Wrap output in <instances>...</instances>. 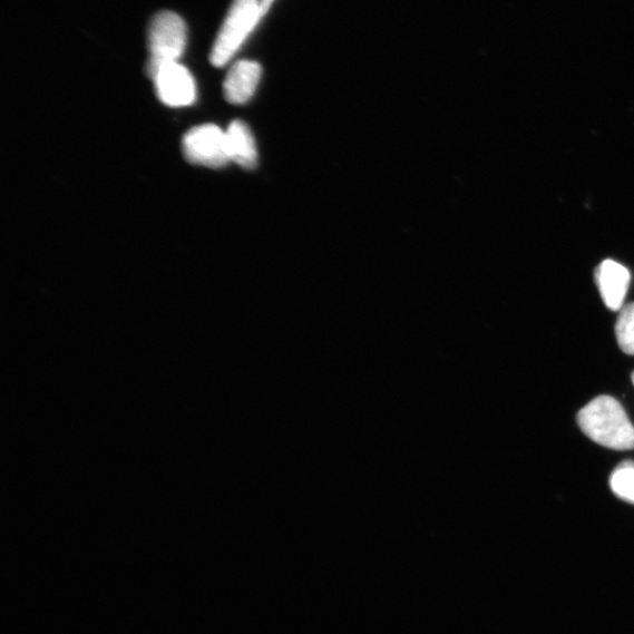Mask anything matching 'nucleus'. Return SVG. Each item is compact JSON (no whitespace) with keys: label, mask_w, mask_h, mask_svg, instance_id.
I'll return each instance as SVG.
<instances>
[{"label":"nucleus","mask_w":634,"mask_h":634,"mask_svg":"<svg viewBox=\"0 0 634 634\" xmlns=\"http://www.w3.org/2000/svg\"><path fill=\"white\" fill-rule=\"evenodd\" d=\"M581 430L597 445L612 450L634 449V427L614 398L598 397L577 414Z\"/></svg>","instance_id":"obj_1"},{"label":"nucleus","mask_w":634,"mask_h":634,"mask_svg":"<svg viewBox=\"0 0 634 634\" xmlns=\"http://www.w3.org/2000/svg\"><path fill=\"white\" fill-rule=\"evenodd\" d=\"M262 13L264 7L259 0H234L211 51L209 59L214 67L222 68L234 57Z\"/></svg>","instance_id":"obj_2"},{"label":"nucleus","mask_w":634,"mask_h":634,"mask_svg":"<svg viewBox=\"0 0 634 634\" xmlns=\"http://www.w3.org/2000/svg\"><path fill=\"white\" fill-rule=\"evenodd\" d=\"M187 41L184 19L174 12L162 11L153 17L148 31L149 64L178 61Z\"/></svg>","instance_id":"obj_3"},{"label":"nucleus","mask_w":634,"mask_h":634,"mask_svg":"<svg viewBox=\"0 0 634 634\" xmlns=\"http://www.w3.org/2000/svg\"><path fill=\"white\" fill-rule=\"evenodd\" d=\"M186 159L194 165L224 167L231 162L226 133L216 125H201L188 130L183 140Z\"/></svg>","instance_id":"obj_4"},{"label":"nucleus","mask_w":634,"mask_h":634,"mask_svg":"<svg viewBox=\"0 0 634 634\" xmlns=\"http://www.w3.org/2000/svg\"><path fill=\"white\" fill-rule=\"evenodd\" d=\"M148 72L159 99L170 107H185L195 101L196 86L189 71L178 61L152 65Z\"/></svg>","instance_id":"obj_5"},{"label":"nucleus","mask_w":634,"mask_h":634,"mask_svg":"<svg viewBox=\"0 0 634 634\" xmlns=\"http://www.w3.org/2000/svg\"><path fill=\"white\" fill-rule=\"evenodd\" d=\"M595 281L606 308L621 311L631 283L628 270L614 260H605L595 271Z\"/></svg>","instance_id":"obj_6"},{"label":"nucleus","mask_w":634,"mask_h":634,"mask_svg":"<svg viewBox=\"0 0 634 634\" xmlns=\"http://www.w3.org/2000/svg\"><path fill=\"white\" fill-rule=\"evenodd\" d=\"M260 78L261 67L257 62L237 61L225 79V98L234 105L246 104L254 96Z\"/></svg>","instance_id":"obj_7"},{"label":"nucleus","mask_w":634,"mask_h":634,"mask_svg":"<svg viewBox=\"0 0 634 634\" xmlns=\"http://www.w3.org/2000/svg\"><path fill=\"white\" fill-rule=\"evenodd\" d=\"M231 162L252 169L257 164V150L248 126L240 120L233 121L226 130Z\"/></svg>","instance_id":"obj_8"},{"label":"nucleus","mask_w":634,"mask_h":634,"mask_svg":"<svg viewBox=\"0 0 634 634\" xmlns=\"http://www.w3.org/2000/svg\"><path fill=\"white\" fill-rule=\"evenodd\" d=\"M609 487L624 501L634 506V462L624 461L612 472Z\"/></svg>","instance_id":"obj_9"},{"label":"nucleus","mask_w":634,"mask_h":634,"mask_svg":"<svg viewBox=\"0 0 634 634\" xmlns=\"http://www.w3.org/2000/svg\"><path fill=\"white\" fill-rule=\"evenodd\" d=\"M616 338L622 351L634 355V303L624 305L616 322Z\"/></svg>","instance_id":"obj_10"},{"label":"nucleus","mask_w":634,"mask_h":634,"mask_svg":"<svg viewBox=\"0 0 634 634\" xmlns=\"http://www.w3.org/2000/svg\"><path fill=\"white\" fill-rule=\"evenodd\" d=\"M632 382H633V386H634V371H633V373H632Z\"/></svg>","instance_id":"obj_11"},{"label":"nucleus","mask_w":634,"mask_h":634,"mask_svg":"<svg viewBox=\"0 0 634 634\" xmlns=\"http://www.w3.org/2000/svg\"><path fill=\"white\" fill-rule=\"evenodd\" d=\"M269 3H270V0H266V2H265V4H264V6H265V7H267V6H269Z\"/></svg>","instance_id":"obj_12"}]
</instances>
